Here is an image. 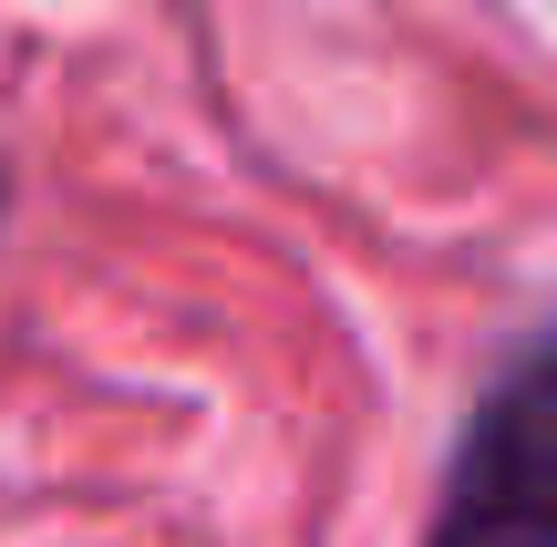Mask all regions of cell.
Masks as SVG:
<instances>
[{
    "label": "cell",
    "mask_w": 557,
    "mask_h": 547,
    "mask_svg": "<svg viewBox=\"0 0 557 547\" xmlns=\"http://www.w3.org/2000/svg\"><path fill=\"white\" fill-rule=\"evenodd\" d=\"M0 227H11V165H0Z\"/></svg>",
    "instance_id": "7a4b0ae2"
},
{
    "label": "cell",
    "mask_w": 557,
    "mask_h": 547,
    "mask_svg": "<svg viewBox=\"0 0 557 547\" xmlns=\"http://www.w3.org/2000/svg\"><path fill=\"white\" fill-rule=\"evenodd\" d=\"M423 547H557V331L527 321L455 413Z\"/></svg>",
    "instance_id": "6da1fadb"
}]
</instances>
